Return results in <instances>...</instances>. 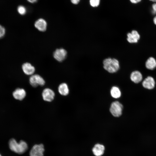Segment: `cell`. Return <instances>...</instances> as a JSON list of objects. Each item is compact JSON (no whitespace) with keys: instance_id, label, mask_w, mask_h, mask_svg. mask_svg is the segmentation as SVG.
Listing matches in <instances>:
<instances>
[{"instance_id":"cell-1","label":"cell","mask_w":156,"mask_h":156,"mask_svg":"<svg viewBox=\"0 0 156 156\" xmlns=\"http://www.w3.org/2000/svg\"><path fill=\"white\" fill-rule=\"evenodd\" d=\"M9 146L12 151L18 154H22L25 153L28 150V147L27 143L25 141L21 140L18 143L14 138L10 140Z\"/></svg>"},{"instance_id":"cell-2","label":"cell","mask_w":156,"mask_h":156,"mask_svg":"<svg viewBox=\"0 0 156 156\" xmlns=\"http://www.w3.org/2000/svg\"><path fill=\"white\" fill-rule=\"evenodd\" d=\"M103 64L104 69L110 73L116 72L120 68L119 61L114 58L105 59L103 61Z\"/></svg>"},{"instance_id":"cell-3","label":"cell","mask_w":156,"mask_h":156,"mask_svg":"<svg viewBox=\"0 0 156 156\" xmlns=\"http://www.w3.org/2000/svg\"><path fill=\"white\" fill-rule=\"evenodd\" d=\"M123 107L122 105L119 102L115 101L112 103L109 110L113 116L118 117L122 114Z\"/></svg>"},{"instance_id":"cell-4","label":"cell","mask_w":156,"mask_h":156,"mask_svg":"<svg viewBox=\"0 0 156 156\" xmlns=\"http://www.w3.org/2000/svg\"><path fill=\"white\" fill-rule=\"evenodd\" d=\"M29 82L30 85L34 87H36L38 86H43L45 84L44 79L38 74L31 75L29 78Z\"/></svg>"},{"instance_id":"cell-5","label":"cell","mask_w":156,"mask_h":156,"mask_svg":"<svg viewBox=\"0 0 156 156\" xmlns=\"http://www.w3.org/2000/svg\"><path fill=\"white\" fill-rule=\"evenodd\" d=\"M44 151L43 144H36L34 145L29 152L30 156H44Z\"/></svg>"},{"instance_id":"cell-6","label":"cell","mask_w":156,"mask_h":156,"mask_svg":"<svg viewBox=\"0 0 156 156\" xmlns=\"http://www.w3.org/2000/svg\"><path fill=\"white\" fill-rule=\"evenodd\" d=\"M67 54L66 51L63 48L56 49L53 53L54 58L58 62L63 61L66 58Z\"/></svg>"},{"instance_id":"cell-7","label":"cell","mask_w":156,"mask_h":156,"mask_svg":"<svg viewBox=\"0 0 156 156\" xmlns=\"http://www.w3.org/2000/svg\"><path fill=\"white\" fill-rule=\"evenodd\" d=\"M42 96L43 99L45 101L51 102L54 98L55 94L54 91L49 88H46L42 91Z\"/></svg>"},{"instance_id":"cell-8","label":"cell","mask_w":156,"mask_h":156,"mask_svg":"<svg viewBox=\"0 0 156 156\" xmlns=\"http://www.w3.org/2000/svg\"><path fill=\"white\" fill-rule=\"evenodd\" d=\"M127 36V40L130 43H137L140 38L138 32L135 30H133L131 32L128 33Z\"/></svg>"},{"instance_id":"cell-9","label":"cell","mask_w":156,"mask_h":156,"mask_svg":"<svg viewBox=\"0 0 156 156\" xmlns=\"http://www.w3.org/2000/svg\"><path fill=\"white\" fill-rule=\"evenodd\" d=\"M142 85L146 89L149 90L152 89L155 86V80L152 77L148 76L143 81Z\"/></svg>"},{"instance_id":"cell-10","label":"cell","mask_w":156,"mask_h":156,"mask_svg":"<svg viewBox=\"0 0 156 156\" xmlns=\"http://www.w3.org/2000/svg\"><path fill=\"white\" fill-rule=\"evenodd\" d=\"M34 26L38 30L44 31L47 29V23L44 19L40 18L37 19L35 22Z\"/></svg>"},{"instance_id":"cell-11","label":"cell","mask_w":156,"mask_h":156,"mask_svg":"<svg viewBox=\"0 0 156 156\" xmlns=\"http://www.w3.org/2000/svg\"><path fill=\"white\" fill-rule=\"evenodd\" d=\"M105 150V146L99 143L96 144L92 149V152L95 156H102L104 153Z\"/></svg>"},{"instance_id":"cell-12","label":"cell","mask_w":156,"mask_h":156,"mask_svg":"<svg viewBox=\"0 0 156 156\" xmlns=\"http://www.w3.org/2000/svg\"><path fill=\"white\" fill-rule=\"evenodd\" d=\"M13 96L15 99L21 101L25 97L26 92L23 89L17 88L13 92Z\"/></svg>"},{"instance_id":"cell-13","label":"cell","mask_w":156,"mask_h":156,"mask_svg":"<svg viewBox=\"0 0 156 156\" xmlns=\"http://www.w3.org/2000/svg\"><path fill=\"white\" fill-rule=\"evenodd\" d=\"M22 69L25 74L27 75H32L35 71V68L30 63L26 62L22 66Z\"/></svg>"},{"instance_id":"cell-14","label":"cell","mask_w":156,"mask_h":156,"mask_svg":"<svg viewBox=\"0 0 156 156\" xmlns=\"http://www.w3.org/2000/svg\"><path fill=\"white\" fill-rule=\"evenodd\" d=\"M130 77L131 80L133 82L138 83L140 82L142 80V75L140 71L135 70L131 73Z\"/></svg>"},{"instance_id":"cell-15","label":"cell","mask_w":156,"mask_h":156,"mask_svg":"<svg viewBox=\"0 0 156 156\" xmlns=\"http://www.w3.org/2000/svg\"><path fill=\"white\" fill-rule=\"evenodd\" d=\"M58 91L62 95L66 96L68 94L69 90L67 84L65 83L60 84L58 87Z\"/></svg>"},{"instance_id":"cell-16","label":"cell","mask_w":156,"mask_h":156,"mask_svg":"<svg viewBox=\"0 0 156 156\" xmlns=\"http://www.w3.org/2000/svg\"><path fill=\"white\" fill-rule=\"evenodd\" d=\"M145 66L148 69H154L156 68V60L153 57H149L146 62Z\"/></svg>"},{"instance_id":"cell-17","label":"cell","mask_w":156,"mask_h":156,"mask_svg":"<svg viewBox=\"0 0 156 156\" xmlns=\"http://www.w3.org/2000/svg\"><path fill=\"white\" fill-rule=\"evenodd\" d=\"M110 94L112 97L118 99L120 97L121 92L119 89L117 87H113L110 90Z\"/></svg>"},{"instance_id":"cell-18","label":"cell","mask_w":156,"mask_h":156,"mask_svg":"<svg viewBox=\"0 0 156 156\" xmlns=\"http://www.w3.org/2000/svg\"><path fill=\"white\" fill-rule=\"evenodd\" d=\"M17 11L21 15H24L27 12V9L26 7L23 5H20L17 8Z\"/></svg>"},{"instance_id":"cell-19","label":"cell","mask_w":156,"mask_h":156,"mask_svg":"<svg viewBox=\"0 0 156 156\" xmlns=\"http://www.w3.org/2000/svg\"><path fill=\"white\" fill-rule=\"evenodd\" d=\"M100 0H90V4L93 7H96L99 6Z\"/></svg>"},{"instance_id":"cell-20","label":"cell","mask_w":156,"mask_h":156,"mask_svg":"<svg viewBox=\"0 0 156 156\" xmlns=\"http://www.w3.org/2000/svg\"><path fill=\"white\" fill-rule=\"evenodd\" d=\"M5 27L0 25V39L2 38L5 36Z\"/></svg>"},{"instance_id":"cell-21","label":"cell","mask_w":156,"mask_h":156,"mask_svg":"<svg viewBox=\"0 0 156 156\" xmlns=\"http://www.w3.org/2000/svg\"><path fill=\"white\" fill-rule=\"evenodd\" d=\"M152 13L154 14H156V3H154L152 5Z\"/></svg>"},{"instance_id":"cell-22","label":"cell","mask_w":156,"mask_h":156,"mask_svg":"<svg viewBox=\"0 0 156 156\" xmlns=\"http://www.w3.org/2000/svg\"><path fill=\"white\" fill-rule=\"evenodd\" d=\"M72 3L74 5L77 4L79 2L80 0H70Z\"/></svg>"},{"instance_id":"cell-23","label":"cell","mask_w":156,"mask_h":156,"mask_svg":"<svg viewBox=\"0 0 156 156\" xmlns=\"http://www.w3.org/2000/svg\"><path fill=\"white\" fill-rule=\"evenodd\" d=\"M130 1L133 3L136 4L140 2L141 0H129Z\"/></svg>"},{"instance_id":"cell-24","label":"cell","mask_w":156,"mask_h":156,"mask_svg":"<svg viewBox=\"0 0 156 156\" xmlns=\"http://www.w3.org/2000/svg\"><path fill=\"white\" fill-rule=\"evenodd\" d=\"M29 3H36L38 0H27Z\"/></svg>"},{"instance_id":"cell-25","label":"cell","mask_w":156,"mask_h":156,"mask_svg":"<svg viewBox=\"0 0 156 156\" xmlns=\"http://www.w3.org/2000/svg\"><path fill=\"white\" fill-rule=\"evenodd\" d=\"M153 22L156 25V16L154 17L153 19Z\"/></svg>"},{"instance_id":"cell-26","label":"cell","mask_w":156,"mask_h":156,"mask_svg":"<svg viewBox=\"0 0 156 156\" xmlns=\"http://www.w3.org/2000/svg\"><path fill=\"white\" fill-rule=\"evenodd\" d=\"M151 1H152L153 2H154L155 3H156V0H149Z\"/></svg>"},{"instance_id":"cell-27","label":"cell","mask_w":156,"mask_h":156,"mask_svg":"<svg viewBox=\"0 0 156 156\" xmlns=\"http://www.w3.org/2000/svg\"><path fill=\"white\" fill-rule=\"evenodd\" d=\"M0 156H1V155L0 154Z\"/></svg>"}]
</instances>
